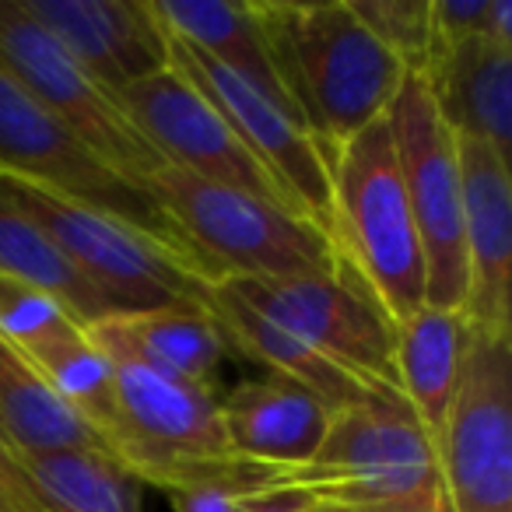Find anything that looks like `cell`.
Returning a JSON list of instances; mask_svg holds the SVG:
<instances>
[{
  "label": "cell",
  "instance_id": "obj_1",
  "mask_svg": "<svg viewBox=\"0 0 512 512\" xmlns=\"http://www.w3.org/2000/svg\"><path fill=\"white\" fill-rule=\"evenodd\" d=\"M253 11L302 127L327 158L383 120L407 67L358 22L348 0H253Z\"/></svg>",
  "mask_w": 512,
  "mask_h": 512
},
{
  "label": "cell",
  "instance_id": "obj_2",
  "mask_svg": "<svg viewBox=\"0 0 512 512\" xmlns=\"http://www.w3.org/2000/svg\"><path fill=\"white\" fill-rule=\"evenodd\" d=\"M267 491H295L355 512H453L439 446L400 393H379L337 411L309 463L271 470Z\"/></svg>",
  "mask_w": 512,
  "mask_h": 512
},
{
  "label": "cell",
  "instance_id": "obj_3",
  "mask_svg": "<svg viewBox=\"0 0 512 512\" xmlns=\"http://www.w3.org/2000/svg\"><path fill=\"white\" fill-rule=\"evenodd\" d=\"M330 242L393 327L425 306V256L386 116L330 155Z\"/></svg>",
  "mask_w": 512,
  "mask_h": 512
},
{
  "label": "cell",
  "instance_id": "obj_4",
  "mask_svg": "<svg viewBox=\"0 0 512 512\" xmlns=\"http://www.w3.org/2000/svg\"><path fill=\"white\" fill-rule=\"evenodd\" d=\"M0 193L67 256V264L109 302L116 316L165 306L207 309L211 288L221 281L218 271L176 253L155 235L32 179L0 172Z\"/></svg>",
  "mask_w": 512,
  "mask_h": 512
},
{
  "label": "cell",
  "instance_id": "obj_5",
  "mask_svg": "<svg viewBox=\"0 0 512 512\" xmlns=\"http://www.w3.org/2000/svg\"><path fill=\"white\" fill-rule=\"evenodd\" d=\"M176 232L221 278L341 274L330 235L292 207L165 165L144 183Z\"/></svg>",
  "mask_w": 512,
  "mask_h": 512
},
{
  "label": "cell",
  "instance_id": "obj_6",
  "mask_svg": "<svg viewBox=\"0 0 512 512\" xmlns=\"http://www.w3.org/2000/svg\"><path fill=\"white\" fill-rule=\"evenodd\" d=\"M393 155L425 256V306L463 309L467 256H463V179L456 134L435 109L421 74L407 71L386 109Z\"/></svg>",
  "mask_w": 512,
  "mask_h": 512
},
{
  "label": "cell",
  "instance_id": "obj_7",
  "mask_svg": "<svg viewBox=\"0 0 512 512\" xmlns=\"http://www.w3.org/2000/svg\"><path fill=\"white\" fill-rule=\"evenodd\" d=\"M0 172L32 179L46 190L113 214V218L155 235L176 253L207 264L176 232V225L165 218L162 207L151 200V193L141 183L120 176L113 165L102 162L71 127H64L50 109L39 106L8 71H0Z\"/></svg>",
  "mask_w": 512,
  "mask_h": 512
},
{
  "label": "cell",
  "instance_id": "obj_8",
  "mask_svg": "<svg viewBox=\"0 0 512 512\" xmlns=\"http://www.w3.org/2000/svg\"><path fill=\"white\" fill-rule=\"evenodd\" d=\"M0 71H8L120 176L144 186L158 169H165V158L134 127L120 95L95 81L22 8V0H0Z\"/></svg>",
  "mask_w": 512,
  "mask_h": 512
},
{
  "label": "cell",
  "instance_id": "obj_9",
  "mask_svg": "<svg viewBox=\"0 0 512 512\" xmlns=\"http://www.w3.org/2000/svg\"><path fill=\"white\" fill-rule=\"evenodd\" d=\"M453 512H512V337L474 334L439 435Z\"/></svg>",
  "mask_w": 512,
  "mask_h": 512
},
{
  "label": "cell",
  "instance_id": "obj_10",
  "mask_svg": "<svg viewBox=\"0 0 512 512\" xmlns=\"http://www.w3.org/2000/svg\"><path fill=\"white\" fill-rule=\"evenodd\" d=\"M239 299L278 320L295 337L341 365L344 372L383 390H397L393 365V323L379 313L348 274L313 278H221Z\"/></svg>",
  "mask_w": 512,
  "mask_h": 512
},
{
  "label": "cell",
  "instance_id": "obj_11",
  "mask_svg": "<svg viewBox=\"0 0 512 512\" xmlns=\"http://www.w3.org/2000/svg\"><path fill=\"white\" fill-rule=\"evenodd\" d=\"M120 102L134 120V127L165 158V165H176V169L193 172L200 179L246 190L253 197L299 211L288 200V193L274 183L271 172L249 155V148L228 127L218 106L179 67L169 64L165 71L151 74L137 85H127L120 92Z\"/></svg>",
  "mask_w": 512,
  "mask_h": 512
},
{
  "label": "cell",
  "instance_id": "obj_12",
  "mask_svg": "<svg viewBox=\"0 0 512 512\" xmlns=\"http://www.w3.org/2000/svg\"><path fill=\"white\" fill-rule=\"evenodd\" d=\"M169 36V32H165ZM172 67L186 74L207 99L218 106L228 127L239 134L249 155L274 176V183L288 193L295 207L313 225L330 235V158L285 109L274 106L267 95L232 74L228 67L214 64L211 57L169 39Z\"/></svg>",
  "mask_w": 512,
  "mask_h": 512
},
{
  "label": "cell",
  "instance_id": "obj_13",
  "mask_svg": "<svg viewBox=\"0 0 512 512\" xmlns=\"http://www.w3.org/2000/svg\"><path fill=\"white\" fill-rule=\"evenodd\" d=\"M463 179V316L481 337H512V179L509 158L488 144L456 137Z\"/></svg>",
  "mask_w": 512,
  "mask_h": 512
},
{
  "label": "cell",
  "instance_id": "obj_14",
  "mask_svg": "<svg viewBox=\"0 0 512 512\" xmlns=\"http://www.w3.org/2000/svg\"><path fill=\"white\" fill-rule=\"evenodd\" d=\"M22 8L116 95L172 64L151 0H22Z\"/></svg>",
  "mask_w": 512,
  "mask_h": 512
},
{
  "label": "cell",
  "instance_id": "obj_15",
  "mask_svg": "<svg viewBox=\"0 0 512 512\" xmlns=\"http://www.w3.org/2000/svg\"><path fill=\"white\" fill-rule=\"evenodd\" d=\"M218 407L228 453L271 470H292L313 460L337 418L327 400L274 372L218 393Z\"/></svg>",
  "mask_w": 512,
  "mask_h": 512
},
{
  "label": "cell",
  "instance_id": "obj_16",
  "mask_svg": "<svg viewBox=\"0 0 512 512\" xmlns=\"http://www.w3.org/2000/svg\"><path fill=\"white\" fill-rule=\"evenodd\" d=\"M428 95L456 137L488 144L509 158L512 144V50L477 36L432 50L421 67Z\"/></svg>",
  "mask_w": 512,
  "mask_h": 512
},
{
  "label": "cell",
  "instance_id": "obj_17",
  "mask_svg": "<svg viewBox=\"0 0 512 512\" xmlns=\"http://www.w3.org/2000/svg\"><path fill=\"white\" fill-rule=\"evenodd\" d=\"M102 355H120L179 383L218 393V372L228 348L218 320L200 306H165L148 313L109 316L88 327Z\"/></svg>",
  "mask_w": 512,
  "mask_h": 512
},
{
  "label": "cell",
  "instance_id": "obj_18",
  "mask_svg": "<svg viewBox=\"0 0 512 512\" xmlns=\"http://www.w3.org/2000/svg\"><path fill=\"white\" fill-rule=\"evenodd\" d=\"M207 313L218 320L221 334H225L228 348L246 355L249 362L264 365L274 376H285L292 383L313 390L320 400H327L334 411L355 407L379 393H393L383 386H372L365 379L344 372L341 365H334L330 358H323L320 351L309 348L302 337H295L288 327H281L278 320H271L267 313H260L256 306H249L246 299L232 292L225 281L211 288V302Z\"/></svg>",
  "mask_w": 512,
  "mask_h": 512
},
{
  "label": "cell",
  "instance_id": "obj_19",
  "mask_svg": "<svg viewBox=\"0 0 512 512\" xmlns=\"http://www.w3.org/2000/svg\"><path fill=\"white\" fill-rule=\"evenodd\" d=\"M470 344H474V327L463 309L421 306L418 313L393 327L397 390L435 442L460 390Z\"/></svg>",
  "mask_w": 512,
  "mask_h": 512
},
{
  "label": "cell",
  "instance_id": "obj_20",
  "mask_svg": "<svg viewBox=\"0 0 512 512\" xmlns=\"http://www.w3.org/2000/svg\"><path fill=\"white\" fill-rule=\"evenodd\" d=\"M151 8H155L162 29L169 32V39L239 74L246 85L267 95L274 106L285 109L302 127L299 113H295L278 71H274L267 39L260 32V22H256L253 0H232V4H225V0H151Z\"/></svg>",
  "mask_w": 512,
  "mask_h": 512
},
{
  "label": "cell",
  "instance_id": "obj_21",
  "mask_svg": "<svg viewBox=\"0 0 512 512\" xmlns=\"http://www.w3.org/2000/svg\"><path fill=\"white\" fill-rule=\"evenodd\" d=\"M0 428L25 456L60 453V449H92L113 456L106 442L46 386V379L4 337H0Z\"/></svg>",
  "mask_w": 512,
  "mask_h": 512
},
{
  "label": "cell",
  "instance_id": "obj_22",
  "mask_svg": "<svg viewBox=\"0 0 512 512\" xmlns=\"http://www.w3.org/2000/svg\"><path fill=\"white\" fill-rule=\"evenodd\" d=\"M25 474L43 512H144V484L120 460L92 449L25 456Z\"/></svg>",
  "mask_w": 512,
  "mask_h": 512
},
{
  "label": "cell",
  "instance_id": "obj_23",
  "mask_svg": "<svg viewBox=\"0 0 512 512\" xmlns=\"http://www.w3.org/2000/svg\"><path fill=\"white\" fill-rule=\"evenodd\" d=\"M0 274L53 295L85 327L116 316L109 302L67 264V256L0 193Z\"/></svg>",
  "mask_w": 512,
  "mask_h": 512
},
{
  "label": "cell",
  "instance_id": "obj_24",
  "mask_svg": "<svg viewBox=\"0 0 512 512\" xmlns=\"http://www.w3.org/2000/svg\"><path fill=\"white\" fill-rule=\"evenodd\" d=\"M355 18L418 74L432 57V0H348Z\"/></svg>",
  "mask_w": 512,
  "mask_h": 512
},
{
  "label": "cell",
  "instance_id": "obj_25",
  "mask_svg": "<svg viewBox=\"0 0 512 512\" xmlns=\"http://www.w3.org/2000/svg\"><path fill=\"white\" fill-rule=\"evenodd\" d=\"M488 8L491 0H432V50L484 36Z\"/></svg>",
  "mask_w": 512,
  "mask_h": 512
},
{
  "label": "cell",
  "instance_id": "obj_26",
  "mask_svg": "<svg viewBox=\"0 0 512 512\" xmlns=\"http://www.w3.org/2000/svg\"><path fill=\"white\" fill-rule=\"evenodd\" d=\"M0 512H43L36 488L25 474V460L0 428Z\"/></svg>",
  "mask_w": 512,
  "mask_h": 512
},
{
  "label": "cell",
  "instance_id": "obj_27",
  "mask_svg": "<svg viewBox=\"0 0 512 512\" xmlns=\"http://www.w3.org/2000/svg\"><path fill=\"white\" fill-rule=\"evenodd\" d=\"M313 498L295 495V491H264V495L242 498L239 512H309Z\"/></svg>",
  "mask_w": 512,
  "mask_h": 512
},
{
  "label": "cell",
  "instance_id": "obj_28",
  "mask_svg": "<svg viewBox=\"0 0 512 512\" xmlns=\"http://www.w3.org/2000/svg\"><path fill=\"white\" fill-rule=\"evenodd\" d=\"M309 512H355V509H348V505H337V502H313V505H309Z\"/></svg>",
  "mask_w": 512,
  "mask_h": 512
}]
</instances>
